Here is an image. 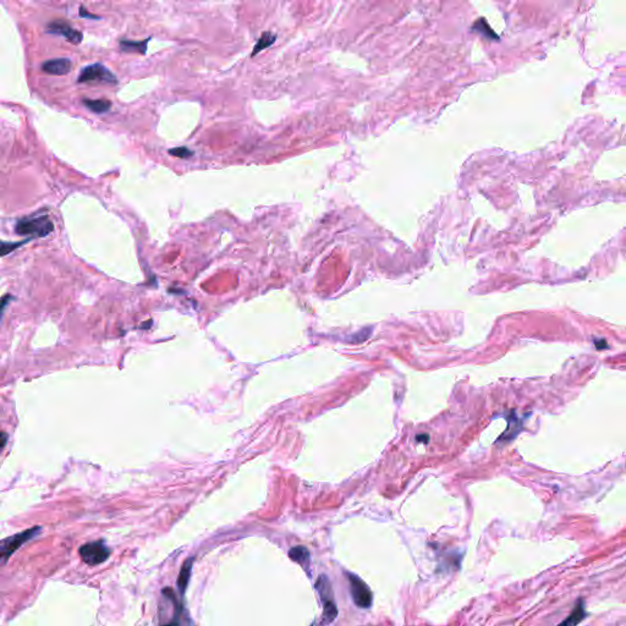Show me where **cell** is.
I'll list each match as a JSON object with an SVG mask.
<instances>
[{
	"instance_id": "ffe728a7",
	"label": "cell",
	"mask_w": 626,
	"mask_h": 626,
	"mask_svg": "<svg viewBox=\"0 0 626 626\" xmlns=\"http://www.w3.org/2000/svg\"><path fill=\"white\" fill-rule=\"evenodd\" d=\"M6 443V433H3V446L5 445Z\"/></svg>"
},
{
	"instance_id": "8fae6325",
	"label": "cell",
	"mask_w": 626,
	"mask_h": 626,
	"mask_svg": "<svg viewBox=\"0 0 626 626\" xmlns=\"http://www.w3.org/2000/svg\"><path fill=\"white\" fill-rule=\"evenodd\" d=\"M275 40H277V34L269 32V31L268 32H263L261 34V37H259V39L257 40V43H256V46L253 47V51L251 53L252 58H255L258 53H261L262 51H264V49H267L271 46H273L275 43Z\"/></svg>"
},
{
	"instance_id": "d6986e66",
	"label": "cell",
	"mask_w": 626,
	"mask_h": 626,
	"mask_svg": "<svg viewBox=\"0 0 626 626\" xmlns=\"http://www.w3.org/2000/svg\"><path fill=\"white\" fill-rule=\"evenodd\" d=\"M428 438H430V437H428V436H426V434H423V436H417V437H416V440L422 439V440H421L422 443H428Z\"/></svg>"
},
{
	"instance_id": "30bf717a",
	"label": "cell",
	"mask_w": 626,
	"mask_h": 626,
	"mask_svg": "<svg viewBox=\"0 0 626 626\" xmlns=\"http://www.w3.org/2000/svg\"><path fill=\"white\" fill-rule=\"evenodd\" d=\"M82 103L87 109H90L91 111L96 113V114H103V113H106L110 110V108H111V102L108 101V99L83 98Z\"/></svg>"
},
{
	"instance_id": "7c38bea8",
	"label": "cell",
	"mask_w": 626,
	"mask_h": 626,
	"mask_svg": "<svg viewBox=\"0 0 626 626\" xmlns=\"http://www.w3.org/2000/svg\"><path fill=\"white\" fill-rule=\"evenodd\" d=\"M472 31L481 33L482 36H484L488 39H492V40L499 39L498 34L494 32L492 28H490V26L487 23V20L483 17H480L477 21H475L474 25H472Z\"/></svg>"
},
{
	"instance_id": "ba28073f",
	"label": "cell",
	"mask_w": 626,
	"mask_h": 626,
	"mask_svg": "<svg viewBox=\"0 0 626 626\" xmlns=\"http://www.w3.org/2000/svg\"><path fill=\"white\" fill-rule=\"evenodd\" d=\"M42 71L53 76H62L66 75L73 69V61L69 58H55L49 59L42 64Z\"/></svg>"
},
{
	"instance_id": "5b68a950",
	"label": "cell",
	"mask_w": 626,
	"mask_h": 626,
	"mask_svg": "<svg viewBox=\"0 0 626 626\" xmlns=\"http://www.w3.org/2000/svg\"><path fill=\"white\" fill-rule=\"evenodd\" d=\"M46 32L64 37L68 42H70L71 44H75V46L81 44L83 40V33L81 32V31L75 30V28L71 26L70 24L66 23V21L61 20V18L60 20L52 21V23H49L48 25H47Z\"/></svg>"
},
{
	"instance_id": "3957f363",
	"label": "cell",
	"mask_w": 626,
	"mask_h": 626,
	"mask_svg": "<svg viewBox=\"0 0 626 626\" xmlns=\"http://www.w3.org/2000/svg\"><path fill=\"white\" fill-rule=\"evenodd\" d=\"M316 588H317L322 602H323V622L324 624H329V622L334 621V619L337 618L338 609L336 602H334L333 590H331L330 582L327 578V576L322 575L321 577L318 578L317 584H316Z\"/></svg>"
},
{
	"instance_id": "2e32d148",
	"label": "cell",
	"mask_w": 626,
	"mask_h": 626,
	"mask_svg": "<svg viewBox=\"0 0 626 626\" xmlns=\"http://www.w3.org/2000/svg\"><path fill=\"white\" fill-rule=\"evenodd\" d=\"M169 153H170L171 155L177 156V158H183V159L189 158V156L193 154V152L191 151V149L187 148V147H177V148L170 149Z\"/></svg>"
},
{
	"instance_id": "277c9868",
	"label": "cell",
	"mask_w": 626,
	"mask_h": 626,
	"mask_svg": "<svg viewBox=\"0 0 626 626\" xmlns=\"http://www.w3.org/2000/svg\"><path fill=\"white\" fill-rule=\"evenodd\" d=\"M81 558L87 565L96 566L104 563L110 555V549L102 541L90 542L80 548Z\"/></svg>"
},
{
	"instance_id": "ac0fdd59",
	"label": "cell",
	"mask_w": 626,
	"mask_h": 626,
	"mask_svg": "<svg viewBox=\"0 0 626 626\" xmlns=\"http://www.w3.org/2000/svg\"><path fill=\"white\" fill-rule=\"evenodd\" d=\"M80 17L82 18H91V20H101V16H98V15L92 14V12H90L88 10H86V8H84L83 5L80 6Z\"/></svg>"
},
{
	"instance_id": "52a82bcc",
	"label": "cell",
	"mask_w": 626,
	"mask_h": 626,
	"mask_svg": "<svg viewBox=\"0 0 626 626\" xmlns=\"http://www.w3.org/2000/svg\"><path fill=\"white\" fill-rule=\"evenodd\" d=\"M349 576L350 590H351L353 602H355L359 608H369L372 604L371 590H369L367 585H366L361 578L357 577V576L351 574Z\"/></svg>"
},
{
	"instance_id": "6da1fadb",
	"label": "cell",
	"mask_w": 626,
	"mask_h": 626,
	"mask_svg": "<svg viewBox=\"0 0 626 626\" xmlns=\"http://www.w3.org/2000/svg\"><path fill=\"white\" fill-rule=\"evenodd\" d=\"M16 234L33 237H44L54 230V224L47 215H39L34 218L20 219L15 227Z\"/></svg>"
},
{
	"instance_id": "e0dca14e",
	"label": "cell",
	"mask_w": 626,
	"mask_h": 626,
	"mask_svg": "<svg viewBox=\"0 0 626 626\" xmlns=\"http://www.w3.org/2000/svg\"><path fill=\"white\" fill-rule=\"evenodd\" d=\"M23 243H24V242H15V243H11V242H5V241H4V242H3V247H2V255H3V256L8 255L9 252H12V251H14V250H16L17 247L23 245Z\"/></svg>"
},
{
	"instance_id": "9c48e42d",
	"label": "cell",
	"mask_w": 626,
	"mask_h": 626,
	"mask_svg": "<svg viewBox=\"0 0 626 626\" xmlns=\"http://www.w3.org/2000/svg\"><path fill=\"white\" fill-rule=\"evenodd\" d=\"M149 40H151V37H148V38L143 40H140V42L123 38L119 40V46H120L121 52L124 53H137V54L145 55L147 54Z\"/></svg>"
},
{
	"instance_id": "9a60e30c",
	"label": "cell",
	"mask_w": 626,
	"mask_h": 626,
	"mask_svg": "<svg viewBox=\"0 0 626 626\" xmlns=\"http://www.w3.org/2000/svg\"><path fill=\"white\" fill-rule=\"evenodd\" d=\"M289 555H290V558L294 560V562L299 563V564H301V565H305L306 563L309 562L308 550L302 546L294 547L293 549L289 552Z\"/></svg>"
},
{
	"instance_id": "8992f818",
	"label": "cell",
	"mask_w": 626,
	"mask_h": 626,
	"mask_svg": "<svg viewBox=\"0 0 626 626\" xmlns=\"http://www.w3.org/2000/svg\"><path fill=\"white\" fill-rule=\"evenodd\" d=\"M39 532H40V527H33V528H30V530L21 532V533L15 534V536L8 537L6 540L3 541L2 542L3 560L6 562V560L10 558V555L15 552V550L18 549V548L23 546V544L26 543L27 541L32 540L33 537H36Z\"/></svg>"
},
{
	"instance_id": "5bb4252c",
	"label": "cell",
	"mask_w": 626,
	"mask_h": 626,
	"mask_svg": "<svg viewBox=\"0 0 626 626\" xmlns=\"http://www.w3.org/2000/svg\"><path fill=\"white\" fill-rule=\"evenodd\" d=\"M191 565H192V559L185 562L183 565V569H181V571H180L177 585H179V590H180L181 594H184L185 590H186V587H187V584H189L190 575H191Z\"/></svg>"
},
{
	"instance_id": "4fadbf2b",
	"label": "cell",
	"mask_w": 626,
	"mask_h": 626,
	"mask_svg": "<svg viewBox=\"0 0 626 626\" xmlns=\"http://www.w3.org/2000/svg\"><path fill=\"white\" fill-rule=\"evenodd\" d=\"M585 616H586V610H585L584 607V602L580 600L577 604H576L575 609L572 610L570 616H568V619L562 622L563 625H577L578 622H581L585 619Z\"/></svg>"
},
{
	"instance_id": "7a4b0ae2",
	"label": "cell",
	"mask_w": 626,
	"mask_h": 626,
	"mask_svg": "<svg viewBox=\"0 0 626 626\" xmlns=\"http://www.w3.org/2000/svg\"><path fill=\"white\" fill-rule=\"evenodd\" d=\"M78 83L84 82H101V83H109V84H117L118 77L109 70L108 68L101 64V62H96V64H91L84 66L81 73L77 76Z\"/></svg>"
}]
</instances>
